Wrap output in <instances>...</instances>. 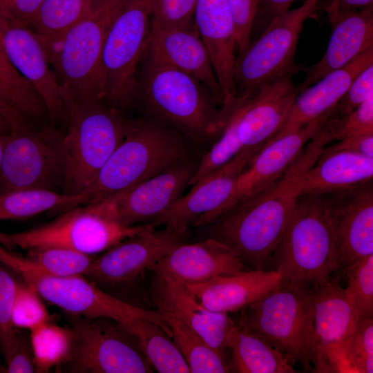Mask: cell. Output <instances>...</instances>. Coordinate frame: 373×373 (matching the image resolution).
Here are the masks:
<instances>
[{
  "instance_id": "ab89813d",
  "label": "cell",
  "mask_w": 373,
  "mask_h": 373,
  "mask_svg": "<svg viewBox=\"0 0 373 373\" xmlns=\"http://www.w3.org/2000/svg\"><path fill=\"white\" fill-rule=\"evenodd\" d=\"M41 296L26 282L19 281L12 308L11 320L17 329L31 330L51 321Z\"/></svg>"
},
{
  "instance_id": "4fadbf2b",
  "label": "cell",
  "mask_w": 373,
  "mask_h": 373,
  "mask_svg": "<svg viewBox=\"0 0 373 373\" xmlns=\"http://www.w3.org/2000/svg\"><path fill=\"white\" fill-rule=\"evenodd\" d=\"M73 334L68 372L151 373L154 369L135 336L123 325L106 318L67 314Z\"/></svg>"
},
{
  "instance_id": "5bb4252c",
  "label": "cell",
  "mask_w": 373,
  "mask_h": 373,
  "mask_svg": "<svg viewBox=\"0 0 373 373\" xmlns=\"http://www.w3.org/2000/svg\"><path fill=\"white\" fill-rule=\"evenodd\" d=\"M332 232L336 271L373 254L372 180L321 195Z\"/></svg>"
},
{
  "instance_id": "5b68a950",
  "label": "cell",
  "mask_w": 373,
  "mask_h": 373,
  "mask_svg": "<svg viewBox=\"0 0 373 373\" xmlns=\"http://www.w3.org/2000/svg\"><path fill=\"white\" fill-rule=\"evenodd\" d=\"M64 104L67 117L61 192L75 195L88 190L134 119L103 100L83 105Z\"/></svg>"
},
{
  "instance_id": "30bf717a",
  "label": "cell",
  "mask_w": 373,
  "mask_h": 373,
  "mask_svg": "<svg viewBox=\"0 0 373 373\" xmlns=\"http://www.w3.org/2000/svg\"><path fill=\"white\" fill-rule=\"evenodd\" d=\"M146 226H123L100 203H95L69 209L54 220L29 230L0 231V244L8 249L61 247L96 255Z\"/></svg>"
},
{
  "instance_id": "f1b7e54d",
  "label": "cell",
  "mask_w": 373,
  "mask_h": 373,
  "mask_svg": "<svg viewBox=\"0 0 373 373\" xmlns=\"http://www.w3.org/2000/svg\"><path fill=\"white\" fill-rule=\"evenodd\" d=\"M373 158L325 147L305 173L300 195H321L372 180Z\"/></svg>"
},
{
  "instance_id": "c3c4849f",
  "label": "cell",
  "mask_w": 373,
  "mask_h": 373,
  "mask_svg": "<svg viewBox=\"0 0 373 373\" xmlns=\"http://www.w3.org/2000/svg\"><path fill=\"white\" fill-rule=\"evenodd\" d=\"M43 1L8 0L0 9L12 20L29 27Z\"/></svg>"
},
{
  "instance_id": "db71d44e",
  "label": "cell",
  "mask_w": 373,
  "mask_h": 373,
  "mask_svg": "<svg viewBox=\"0 0 373 373\" xmlns=\"http://www.w3.org/2000/svg\"><path fill=\"white\" fill-rule=\"evenodd\" d=\"M11 131L10 126L3 119L0 117V134L7 135Z\"/></svg>"
},
{
  "instance_id": "681fc988",
  "label": "cell",
  "mask_w": 373,
  "mask_h": 373,
  "mask_svg": "<svg viewBox=\"0 0 373 373\" xmlns=\"http://www.w3.org/2000/svg\"><path fill=\"white\" fill-rule=\"evenodd\" d=\"M329 147L373 158V131L352 135L338 141Z\"/></svg>"
},
{
  "instance_id": "9f6ffc18",
  "label": "cell",
  "mask_w": 373,
  "mask_h": 373,
  "mask_svg": "<svg viewBox=\"0 0 373 373\" xmlns=\"http://www.w3.org/2000/svg\"><path fill=\"white\" fill-rule=\"evenodd\" d=\"M6 372V368L2 366L1 363L0 361V372Z\"/></svg>"
},
{
  "instance_id": "6da1fadb",
  "label": "cell",
  "mask_w": 373,
  "mask_h": 373,
  "mask_svg": "<svg viewBox=\"0 0 373 373\" xmlns=\"http://www.w3.org/2000/svg\"><path fill=\"white\" fill-rule=\"evenodd\" d=\"M329 142L321 128L280 178L208 224L209 237L233 250L251 269H266L294 211L303 178Z\"/></svg>"
},
{
  "instance_id": "ac0fdd59",
  "label": "cell",
  "mask_w": 373,
  "mask_h": 373,
  "mask_svg": "<svg viewBox=\"0 0 373 373\" xmlns=\"http://www.w3.org/2000/svg\"><path fill=\"white\" fill-rule=\"evenodd\" d=\"M249 160L238 153L229 162L191 186L169 209L147 224L164 226L186 234L189 225L205 227L224 211L240 173Z\"/></svg>"
},
{
  "instance_id": "ba28073f",
  "label": "cell",
  "mask_w": 373,
  "mask_h": 373,
  "mask_svg": "<svg viewBox=\"0 0 373 373\" xmlns=\"http://www.w3.org/2000/svg\"><path fill=\"white\" fill-rule=\"evenodd\" d=\"M151 0H126L106 35L101 57L102 99L126 114L135 106L137 71L151 32Z\"/></svg>"
},
{
  "instance_id": "603a6c76",
  "label": "cell",
  "mask_w": 373,
  "mask_h": 373,
  "mask_svg": "<svg viewBox=\"0 0 373 373\" xmlns=\"http://www.w3.org/2000/svg\"><path fill=\"white\" fill-rule=\"evenodd\" d=\"M193 23L210 56L221 89L223 108L236 97L235 27L227 0H198Z\"/></svg>"
},
{
  "instance_id": "4316f807",
  "label": "cell",
  "mask_w": 373,
  "mask_h": 373,
  "mask_svg": "<svg viewBox=\"0 0 373 373\" xmlns=\"http://www.w3.org/2000/svg\"><path fill=\"white\" fill-rule=\"evenodd\" d=\"M372 64L373 48L300 92L283 124L272 139L298 131L329 113L347 91L354 79Z\"/></svg>"
},
{
  "instance_id": "7dc6e473",
  "label": "cell",
  "mask_w": 373,
  "mask_h": 373,
  "mask_svg": "<svg viewBox=\"0 0 373 373\" xmlns=\"http://www.w3.org/2000/svg\"><path fill=\"white\" fill-rule=\"evenodd\" d=\"M6 361V372H37L30 337L18 332L15 344Z\"/></svg>"
},
{
  "instance_id": "83f0119b",
  "label": "cell",
  "mask_w": 373,
  "mask_h": 373,
  "mask_svg": "<svg viewBox=\"0 0 373 373\" xmlns=\"http://www.w3.org/2000/svg\"><path fill=\"white\" fill-rule=\"evenodd\" d=\"M332 33L321 59L309 66H298L305 73L298 93L373 48V8L341 16L330 23Z\"/></svg>"
},
{
  "instance_id": "9a60e30c",
  "label": "cell",
  "mask_w": 373,
  "mask_h": 373,
  "mask_svg": "<svg viewBox=\"0 0 373 373\" xmlns=\"http://www.w3.org/2000/svg\"><path fill=\"white\" fill-rule=\"evenodd\" d=\"M201 157L198 152L127 191L100 202L123 226L147 224L183 195Z\"/></svg>"
},
{
  "instance_id": "484cf974",
  "label": "cell",
  "mask_w": 373,
  "mask_h": 373,
  "mask_svg": "<svg viewBox=\"0 0 373 373\" xmlns=\"http://www.w3.org/2000/svg\"><path fill=\"white\" fill-rule=\"evenodd\" d=\"M285 283L274 269H251L185 286L206 308L228 313L246 308Z\"/></svg>"
},
{
  "instance_id": "ee69618b",
  "label": "cell",
  "mask_w": 373,
  "mask_h": 373,
  "mask_svg": "<svg viewBox=\"0 0 373 373\" xmlns=\"http://www.w3.org/2000/svg\"><path fill=\"white\" fill-rule=\"evenodd\" d=\"M198 0H151V24L162 27H189Z\"/></svg>"
},
{
  "instance_id": "7bdbcfd3",
  "label": "cell",
  "mask_w": 373,
  "mask_h": 373,
  "mask_svg": "<svg viewBox=\"0 0 373 373\" xmlns=\"http://www.w3.org/2000/svg\"><path fill=\"white\" fill-rule=\"evenodd\" d=\"M331 142L373 131V97L346 115L328 118L322 126Z\"/></svg>"
},
{
  "instance_id": "d4e9b609",
  "label": "cell",
  "mask_w": 373,
  "mask_h": 373,
  "mask_svg": "<svg viewBox=\"0 0 373 373\" xmlns=\"http://www.w3.org/2000/svg\"><path fill=\"white\" fill-rule=\"evenodd\" d=\"M152 296L157 309L179 316L225 356L227 336L235 324L227 313L206 308L185 285L160 275L155 274Z\"/></svg>"
},
{
  "instance_id": "bcb514c9",
  "label": "cell",
  "mask_w": 373,
  "mask_h": 373,
  "mask_svg": "<svg viewBox=\"0 0 373 373\" xmlns=\"http://www.w3.org/2000/svg\"><path fill=\"white\" fill-rule=\"evenodd\" d=\"M235 27L236 49L242 53L250 43L251 34L261 0H227Z\"/></svg>"
},
{
  "instance_id": "f5cc1de1",
  "label": "cell",
  "mask_w": 373,
  "mask_h": 373,
  "mask_svg": "<svg viewBox=\"0 0 373 373\" xmlns=\"http://www.w3.org/2000/svg\"><path fill=\"white\" fill-rule=\"evenodd\" d=\"M0 117L8 122L11 127V130L14 128H35V126L31 122L11 107L1 96Z\"/></svg>"
},
{
  "instance_id": "b9f144b4",
  "label": "cell",
  "mask_w": 373,
  "mask_h": 373,
  "mask_svg": "<svg viewBox=\"0 0 373 373\" xmlns=\"http://www.w3.org/2000/svg\"><path fill=\"white\" fill-rule=\"evenodd\" d=\"M18 283L8 267L0 262V351L5 360L9 356L18 334L11 320Z\"/></svg>"
},
{
  "instance_id": "f35d334b",
  "label": "cell",
  "mask_w": 373,
  "mask_h": 373,
  "mask_svg": "<svg viewBox=\"0 0 373 373\" xmlns=\"http://www.w3.org/2000/svg\"><path fill=\"white\" fill-rule=\"evenodd\" d=\"M343 272L347 280L345 292L360 318H372L373 254L356 260Z\"/></svg>"
},
{
  "instance_id": "2e32d148",
  "label": "cell",
  "mask_w": 373,
  "mask_h": 373,
  "mask_svg": "<svg viewBox=\"0 0 373 373\" xmlns=\"http://www.w3.org/2000/svg\"><path fill=\"white\" fill-rule=\"evenodd\" d=\"M0 44L16 70L34 87L46 106L50 124L66 121V108L56 74L44 45L29 27L0 9Z\"/></svg>"
},
{
  "instance_id": "7c38bea8",
  "label": "cell",
  "mask_w": 373,
  "mask_h": 373,
  "mask_svg": "<svg viewBox=\"0 0 373 373\" xmlns=\"http://www.w3.org/2000/svg\"><path fill=\"white\" fill-rule=\"evenodd\" d=\"M65 131V130H64ZM64 131L50 124L7 134L0 168V193L19 189L62 191Z\"/></svg>"
},
{
  "instance_id": "f546056e",
  "label": "cell",
  "mask_w": 373,
  "mask_h": 373,
  "mask_svg": "<svg viewBox=\"0 0 373 373\" xmlns=\"http://www.w3.org/2000/svg\"><path fill=\"white\" fill-rule=\"evenodd\" d=\"M225 347L231 352L230 372L238 373H295L291 361L251 333L238 321L229 332Z\"/></svg>"
},
{
  "instance_id": "d590c367",
  "label": "cell",
  "mask_w": 373,
  "mask_h": 373,
  "mask_svg": "<svg viewBox=\"0 0 373 373\" xmlns=\"http://www.w3.org/2000/svg\"><path fill=\"white\" fill-rule=\"evenodd\" d=\"M30 332L37 372H48L67 364L73 343V334L70 327H62L50 321Z\"/></svg>"
},
{
  "instance_id": "f907efd6",
  "label": "cell",
  "mask_w": 373,
  "mask_h": 373,
  "mask_svg": "<svg viewBox=\"0 0 373 373\" xmlns=\"http://www.w3.org/2000/svg\"><path fill=\"white\" fill-rule=\"evenodd\" d=\"M373 8V0H330L325 7L329 23L337 18Z\"/></svg>"
},
{
  "instance_id": "60d3db41",
  "label": "cell",
  "mask_w": 373,
  "mask_h": 373,
  "mask_svg": "<svg viewBox=\"0 0 373 373\" xmlns=\"http://www.w3.org/2000/svg\"><path fill=\"white\" fill-rule=\"evenodd\" d=\"M343 346L354 373H372L373 318H360Z\"/></svg>"
},
{
  "instance_id": "836d02e7",
  "label": "cell",
  "mask_w": 373,
  "mask_h": 373,
  "mask_svg": "<svg viewBox=\"0 0 373 373\" xmlns=\"http://www.w3.org/2000/svg\"><path fill=\"white\" fill-rule=\"evenodd\" d=\"M97 0H44L29 26L45 50L83 19Z\"/></svg>"
},
{
  "instance_id": "8fae6325",
  "label": "cell",
  "mask_w": 373,
  "mask_h": 373,
  "mask_svg": "<svg viewBox=\"0 0 373 373\" xmlns=\"http://www.w3.org/2000/svg\"><path fill=\"white\" fill-rule=\"evenodd\" d=\"M254 334L312 370L309 357L312 333L307 289L288 283L241 310L239 320Z\"/></svg>"
},
{
  "instance_id": "277c9868",
  "label": "cell",
  "mask_w": 373,
  "mask_h": 373,
  "mask_svg": "<svg viewBox=\"0 0 373 373\" xmlns=\"http://www.w3.org/2000/svg\"><path fill=\"white\" fill-rule=\"evenodd\" d=\"M126 0H97L90 12L46 50L64 102L102 101L100 64L108 30Z\"/></svg>"
},
{
  "instance_id": "74e56055",
  "label": "cell",
  "mask_w": 373,
  "mask_h": 373,
  "mask_svg": "<svg viewBox=\"0 0 373 373\" xmlns=\"http://www.w3.org/2000/svg\"><path fill=\"white\" fill-rule=\"evenodd\" d=\"M26 251L25 257L37 267L58 276H85L96 256L61 247H41Z\"/></svg>"
},
{
  "instance_id": "4dcf8cb0",
  "label": "cell",
  "mask_w": 373,
  "mask_h": 373,
  "mask_svg": "<svg viewBox=\"0 0 373 373\" xmlns=\"http://www.w3.org/2000/svg\"><path fill=\"white\" fill-rule=\"evenodd\" d=\"M87 192L70 195L45 189H19L0 193V220L26 219L55 209L87 204Z\"/></svg>"
},
{
  "instance_id": "ffe728a7",
  "label": "cell",
  "mask_w": 373,
  "mask_h": 373,
  "mask_svg": "<svg viewBox=\"0 0 373 373\" xmlns=\"http://www.w3.org/2000/svg\"><path fill=\"white\" fill-rule=\"evenodd\" d=\"M329 115L327 113L298 131L272 139L261 149L238 175L233 193L222 213L280 178Z\"/></svg>"
},
{
  "instance_id": "8992f818",
  "label": "cell",
  "mask_w": 373,
  "mask_h": 373,
  "mask_svg": "<svg viewBox=\"0 0 373 373\" xmlns=\"http://www.w3.org/2000/svg\"><path fill=\"white\" fill-rule=\"evenodd\" d=\"M269 264L296 287L309 289L332 280L334 244L321 195H300Z\"/></svg>"
},
{
  "instance_id": "d6a6232c",
  "label": "cell",
  "mask_w": 373,
  "mask_h": 373,
  "mask_svg": "<svg viewBox=\"0 0 373 373\" xmlns=\"http://www.w3.org/2000/svg\"><path fill=\"white\" fill-rule=\"evenodd\" d=\"M127 329L135 336L153 368L160 373H189L178 347L158 324L145 318L135 321Z\"/></svg>"
},
{
  "instance_id": "d6986e66",
  "label": "cell",
  "mask_w": 373,
  "mask_h": 373,
  "mask_svg": "<svg viewBox=\"0 0 373 373\" xmlns=\"http://www.w3.org/2000/svg\"><path fill=\"white\" fill-rule=\"evenodd\" d=\"M294 75H283L246 99L239 119L238 135L241 146L239 153L250 160L283 124L298 94Z\"/></svg>"
},
{
  "instance_id": "9c48e42d",
  "label": "cell",
  "mask_w": 373,
  "mask_h": 373,
  "mask_svg": "<svg viewBox=\"0 0 373 373\" xmlns=\"http://www.w3.org/2000/svg\"><path fill=\"white\" fill-rule=\"evenodd\" d=\"M319 1L304 0L300 6L278 15L238 55L233 72L236 97H252L269 83L299 70L294 64L297 44L305 22Z\"/></svg>"
},
{
  "instance_id": "cb8c5ba5",
  "label": "cell",
  "mask_w": 373,
  "mask_h": 373,
  "mask_svg": "<svg viewBox=\"0 0 373 373\" xmlns=\"http://www.w3.org/2000/svg\"><path fill=\"white\" fill-rule=\"evenodd\" d=\"M311 308V363L327 347L346 341L360 316L344 288L330 280L307 289Z\"/></svg>"
},
{
  "instance_id": "816d5d0a",
  "label": "cell",
  "mask_w": 373,
  "mask_h": 373,
  "mask_svg": "<svg viewBox=\"0 0 373 373\" xmlns=\"http://www.w3.org/2000/svg\"><path fill=\"white\" fill-rule=\"evenodd\" d=\"M297 1L300 0H261L258 12H260L262 30L274 17L289 9L291 4Z\"/></svg>"
},
{
  "instance_id": "6f0895ef",
  "label": "cell",
  "mask_w": 373,
  "mask_h": 373,
  "mask_svg": "<svg viewBox=\"0 0 373 373\" xmlns=\"http://www.w3.org/2000/svg\"><path fill=\"white\" fill-rule=\"evenodd\" d=\"M8 0H0V6H2Z\"/></svg>"
},
{
  "instance_id": "8d00e7d4",
  "label": "cell",
  "mask_w": 373,
  "mask_h": 373,
  "mask_svg": "<svg viewBox=\"0 0 373 373\" xmlns=\"http://www.w3.org/2000/svg\"><path fill=\"white\" fill-rule=\"evenodd\" d=\"M247 99L236 97L229 106L224 107L227 110V116L220 137L211 149L202 155L189 186H191L207 175L229 162L240 151L238 127Z\"/></svg>"
},
{
  "instance_id": "3957f363",
  "label": "cell",
  "mask_w": 373,
  "mask_h": 373,
  "mask_svg": "<svg viewBox=\"0 0 373 373\" xmlns=\"http://www.w3.org/2000/svg\"><path fill=\"white\" fill-rule=\"evenodd\" d=\"M198 153L184 134L149 116L134 119L93 183L87 204L117 195Z\"/></svg>"
},
{
  "instance_id": "e575fe53",
  "label": "cell",
  "mask_w": 373,
  "mask_h": 373,
  "mask_svg": "<svg viewBox=\"0 0 373 373\" xmlns=\"http://www.w3.org/2000/svg\"><path fill=\"white\" fill-rule=\"evenodd\" d=\"M0 96L36 127L50 124L41 97L13 66L0 44Z\"/></svg>"
},
{
  "instance_id": "52a82bcc",
  "label": "cell",
  "mask_w": 373,
  "mask_h": 373,
  "mask_svg": "<svg viewBox=\"0 0 373 373\" xmlns=\"http://www.w3.org/2000/svg\"><path fill=\"white\" fill-rule=\"evenodd\" d=\"M0 262L18 274L41 298L66 314L110 318L126 329L135 321L145 318L158 324L171 336V329L158 309L148 310L126 303L101 290L83 276L50 274L1 244Z\"/></svg>"
},
{
  "instance_id": "7a4b0ae2",
  "label": "cell",
  "mask_w": 373,
  "mask_h": 373,
  "mask_svg": "<svg viewBox=\"0 0 373 373\" xmlns=\"http://www.w3.org/2000/svg\"><path fill=\"white\" fill-rule=\"evenodd\" d=\"M142 59L135 105L139 104L146 116L171 126L195 143L220 134L226 113L202 83L153 58L146 50Z\"/></svg>"
},
{
  "instance_id": "44dd1931",
  "label": "cell",
  "mask_w": 373,
  "mask_h": 373,
  "mask_svg": "<svg viewBox=\"0 0 373 373\" xmlns=\"http://www.w3.org/2000/svg\"><path fill=\"white\" fill-rule=\"evenodd\" d=\"M247 267L233 250L208 237L201 242L175 247L150 271L187 285L238 273Z\"/></svg>"
},
{
  "instance_id": "e0dca14e",
  "label": "cell",
  "mask_w": 373,
  "mask_h": 373,
  "mask_svg": "<svg viewBox=\"0 0 373 373\" xmlns=\"http://www.w3.org/2000/svg\"><path fill=\"white\" fill-rule=\"evenodd\" d=\"M186 233L169 227L161 230L147 224L137 234L116 243L95 256L85 276L105 284H119L149 270L175 247Z\"/></svg>"
},
{
  "instance_id": "11a10c76",
  "label": "cell",
  "mask_w": 373,
  "mask_h": 373,
  "mask_svg": "<svg viewBox=\"0 0 373 373\" xmlns=\"http://www.w3.org/2000/svg\"><path fill=\"white\" fill-rule=\"evenodd\" d=\"M6 135H7L0 134V168H1L3 151V148H4V145L6 142Z\"/></svg>"
},
{
  "instance_id": "1f68e13d",
  "label": "cell",
  "mask_w": 373,
  "mask_h": 373,
  "mask_svg": "<svg viewBox=\"0 0 373 373\" xmlns=\"http://www.w3.org/2000/svg\"><path fill=\"white\" fill-rule=\"evenodd\" d=\"M160 312L168 324L173 341L185 359L190 372H230L226 357L212 348L185 321L170 312Z\"/></svg>"
},
{
  "instance_id": "7402d4cb",
  "label": "cell",
  "mask_w": 373,
  "mask_h": 373,
  "mask_svg": "<svg viewBox=\"0 0 373 373\" xmlns=\"http://www.w3.org/2000/svg\"><path fill=\"white\" fill-rule=\"evenodd\" d=\"M146 52L198 79L222 109L223 98L210 56L195 26L162 27L151 24Z\"/></svg>"
},
{
  "instance_id": "f6af8a7d",
  "label": "cell",
  "mask_w": 373,
  "mask_h": 373,
  "mask_svg": "<svg viewBox=\"0 0 373 373\" xmlns=\"http://www.w3.org/2000/svg\"><path fill=\"white\" fill-rule=\"evenodd\" d=\"M371 97H373V64L354 79L347 91L331 110L328 118L346 115Z\"/></svg>"
}]
</instances>
